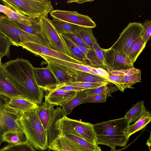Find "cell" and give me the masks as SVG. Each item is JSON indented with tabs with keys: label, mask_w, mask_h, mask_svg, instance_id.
Returning a JSON list of instances; mask_svg holds the SVG:
<instances>
[{
	"label": "cell",
	"mask_w": 151,
	"mask_h": 151,
	"mask_svg": "<svg viewBox=\"0 0 151 151\" xmlns=\"http://www.w3.org/2000/svg\"><path fill=\"white\" fill-rule=\"evenodd\" d=\"M1 68L22 98L38 105L41 104L44 91L37 85L34 67L27 59L18 58L2 63Z\"/></svg>",
	"instance_id": "1"
},
{
	"label": "cell",
	"mask_w": 151,
	"mask_h": 151,
	"mask_svg": "<svg viewBox=\"0 0 151 151\" xmlns=\"http://www.w3.org/2000/svg\"><path fill=\"white\" fill-rule=\"evenodd\" d=\"M129 125L124 117L93 124L96 144L107 146L111 150L125 146L129 139L126 129Z\"/></svg>",
	"instance_id": "2"
},
{
	"label": "cell",
	"mask_w": 151,
	"mask_h": 151,
	"mask_svg": "<svg viewBox=\"0 0 151 151\" xmlns=\"http://www.w3.org/2000/svg\"><path fill=\"white\" fill-rule=\"evenodd\" d=\"M36 109L24 114L19 119L18 122L28 142L36 149L44 151L49 147L47 134Z\"/></svg>",
	"instance_id": "3"
},
{
	"label": "cell",
	"mask_w": 151,
	"mask_h": 151,
	"mask_svg": "<svg viewBox=\"0 0 151 151\" xmlns=\"http://www.w3.org/2000/svg\"><path fill=\"white\" fill-rule=\"evenodd\" d=\"M4 5L16 13L39 20L48 17L53 11L50 1L48 0H1Z\"/></svg>",
	"instance_id": "4"
},
{
	"label": "cell",
	"mask_w": 151,
	"mask_h": 151,
	"mask_svg": "<svg viewBox=\"0 0 151 151\" xmlns=\"http://www.w3.org/2000/svg\"><path fill=\"white\" fill-rule=\"evenodd\" d=\"M0 32L14 46H21L23 44L31 42L51 48L46 39L28 33L20 28L14 20L2 14L0 15Z\"/></svg>",
	"instance_id": "5"
},
{
	"label": "cell",
	"mask_w": 151,
	"mask_h": 151,
	"mask_svg": "<svg viewBox=\"0 0 151 151\" xmlns=\"http://www.w3.org/2000/svg\"><path fill=\"white\" fill-rule=\"evenodd\" d=\"M55 129L59 137L66 134H71L97 144L93 124L90 123L71 119L65 115L56 122Z\"/></svg>",
	"instance_id": "6"
},
{
	"label": "cell",
	"mask_w": 151,
	"mask_h": 151,
	"mask_svg": "<svg viewBox=\"0 0 151 151\" xmlns=\"http://www.w3.org/2000/svg\"><path fill=\"white\" fill-rule=\"evenodd\" d=\"M55 106L45 100L36 109L39 118L47 132L49 146L59 137L55 129V123L65 115L62 108L58 107L55 109Z\"/></svg>",
	"instance_id": "7"
},
{
	"label": "cell",
	"mask_w": 151,
	"mask_h": 151,
	"mask_svg": "<svg viewBox=\"0 0 151 151\" xmlns=\"http://www.w3.org/2000/svg\"><path fill=\"white\" fill-rule=\"evenodd\" d=\"M50 150L63 149L69 151H99L97 144L91 143L81 137L71 134L60 136L49 146Z\"/></svg>",
	"instance_id": "8"
},
{
	"label": "cell",
	"mask_w": 151,
	"mask_h": 151,
	"mask_svg": "<svg viewBox=\"0 0 151 151\" xmlns=\"http://www.w3.org/2000/svg\"><path fill=\"white\" fill-rule=\"evenodd\" d=\"M143 29L142 24L133 22L129 23L123 30L115 42L110 47L127 55L133 43L141 36Z\"/></svg>",
	"instance_id": "9"
},
{
	"label": "cell",
	"mask_w": 151,
	"mask_h": 151,
	"mask_svg": "<svg viewBox=\"0 0 151 151\" xmlns=\"http://www.w3.org/2000/svg\"><path fill=\"white\" fill-rule=\"evenodd\" d=\"M39 24L51 48L68 55L63 42L52 20L48 17L44 18L40 20Z\"/></svg>",
	"instance_id": "10"
},
{
	"label": "cell",
	"mask_w": 151,
	"mask_h": 151,
	"mask_svg": "<svg viewBox=\"0 0 151 151\" xmlns=\"http://www.w3.org/2000/svg\"><path fill=\"white\" fill-rule=\"evenodd\" d=\"M54 19L71 24L80 27L93 28L96 24L87 15L78 13L77 11H71L56 9L50 13Z\"/></svg>",
	"instance_id": "11"
},
{
	"label": "cell",
	"mask_w": 151,
	"mask_h": 151,
	"mask_svg": "<svg viewBox=\"0 0 151 151\" xmlns=\"http://www.w3.org/2000/svg\"><path fill=\"white\" fill-rule=\"evenodd\" d=\"M105 64L109 71H118L133 67L127 56L111 48H102Z\"/></svg>",
	"instance_id": "12"
},
{
	"label": "cell",
	"mask_w": 151,
	"mask_h": 151,
	"mask_svg": "<svg viewBox=\"0 0 151 151\" xmlns=\"http://www.w3.org/2000/svg\"><path fill=\"white\" fill-rule=\"evenodd\" d=\"M9 99L0 95V147L3 142L2 136L6 132L11 131L23 132L18 122L19 118L4 110V105Z\"/></svg>",
	"instance_id": "13"
},
{
	"label": "cell",
	"mask_w": 151,
	"mask_h": 151,
	"mask_svg": "<svg viewBox=\"0 0 151 151\" xmlns=\"http://www.w3.org/2000/svg\"><path fill=\"white\" fill-rule=\"evenodd\" d=\"M21 46L37 56L44 55L77 64H83L67 55L40 44L27 42L23 44Z\"/></svg>",
	"instance_id": "14"
},
{
	"label": "cell",
	"mask_w": 151,
	"mask_h": 151,
	"mask_svg": "<svg viewBox=\"0 0 151 151\" xmlns=\"http://www.w3.org/2000/svg\"><path fill=\"white\" fill-rule=\"evenodd\" d=\"M34 73L37 85L43 91L50 92L59 85L55 76L47 66L45 68L34 67Z\"/></svg>",
	"instance_id": "15"
},
{
	"label": "cell",
	"mask_w": 151,
	"mask_h": 151,
	"mask_svg": "<svg viewBox=\"0 0 151 151\" xmlns=\"http://www.w3.org/2000/svg\"><path fill=\"white\" fill-rule=\"evenodd\" d=\"M38 105L22 97H17L9 99L4 105L5 111L18 118L25 113L37 108Z\"/></svg>",
	"instance_id": "16"
},
{
	"label": "cell",
	"mask_w": 151,
	"mask_h": 151,
	"mask_svg": "<svg viewBox=\"0 0 151 151\" xmlns=\"http://www.w3.org/2000/svg\"><path fill=\"white\" fill-rule=\"evenodd\" d=\"M114 72L118 76L119 80L116 86L122 92L127 88H132L134 84L140 82L141 80V71L134 67L127 69Z\"/></svg>",
	"instance_id": "17"
},
{
	"label": "cell",
	"mask_w": 151,
	"mask_h": 151,
	"mask_svg": "<svg viewBox=\"0 0 151 151\" xmlns=\"http://www.w3.org/2000/svg\"><path fill=\"white\" fill-rule=\"evenodd\" d=\"M39 56L43 58L47 63H50L70 69L86 72L99 76L100 73L99 68L93 67L87 64H79L44 55Z\"/></svg>",
	"instance_id": "18"
},
{
	"label": "cell",
	"mask_w": 151,
	"mask_h": 151,
	"mask_svg": "<svg viewBox=\"0 0 151 151\" xmlns=\"http://www.w3.org/2000/svg\"><path fill=\"white\" fill-rule=\"evenodd\" d=\"M47 63V66L56 78L59 84L58 86H63L68 83L73 82L75 78L76 74L74 70H71L50 63Z\"/></svg>",
	"instance_id": "19"
},
{
	"label": "cell",
	"mask_w": 151,
	"mask_h": 151,
	"mask_svg": "<svg viewBox=\"0 0 151 151\" xmlns=\"http://www.w3.org/2000/svg\"><path fill=\"white\" fill-rule=\"evenodd\" d=\"M77 92L60 89H55L49 92L45 95V100L50 104L60 106L74 97Z\"/></svg>",
	"instance_id": "20"
},
{
	"label": "cell",
	"mask_w": 151,
	"mask_h": 151,
	"mask_svg": "<svg viewBox=\"0 0 151 151\" xmlns=\"http://www.w3.org/2000/svg\"><path fill=\"white\" fill-rule=\"evenodd\" d=\"M64 43L68 55L85 64L88 63L87 59L78 46L66 35L59 33Z\"/></svg>",
	"instance_id": "21"
},
{
	"label": "cell",
	"mask_w": 151,
	"mask_h": 151,
	"mask_svg": "<svg viewBox=\"0 0 151 151\" xmlns=\"http://www.w3.org/2000/svg\"><path fill=\"white\" fill-rule=\"evenodd\" d=\"M0 95L4 96L9 99L14 97H22L1 66L0 68Z\"/></svg>",
	"instance_id": "22"
},
{
	"label": "cell",
	"mask_w": 151,
	"mask_h": 151,
	"mask_svg": "<svg viewBox=\"0 0 151 151\" xmlns=\"http://www.w3.org/2000/svg\"><path fill=\"white\" fill-rule=\"evenodd\" d=\"M143 101L138 102L125 114L124 117L129 124L138 120L147 111Z\"/></svg>",
	"instance_id": "23"
},
{
	"label": "cell",
	"mask_w": 151,
	"mask_h": 151,
	"mask_svg": "<svg viewBox=\"0 0 151 151\" xmlns=\"http://www.w3.org/2000/svg\"><path fill=\"white\" fill-rule=\"evenodd\" d=\"M22 30L28 33L45 38L42 32L39 23L27 20H14Z\"/></svg>",
	"instance_id": "24"
},
{
	"label": "cell",
	"mask_w": 151,
	"mask_h": 151,
	"mask_svg": "<svg viewBox=\"0 0 151 151\" xmlns=\"http://www.w3.org/2000/svg\"><path fill=\"white\" fill-rule=\"evenodd\" d=\"M76 77L73 82H84L90 83H110L106 79L93 74L79 70H75Z\"/></svg>",
	"instance_id": "25"
},
{
	"label": "cell",
	"mask_w": 151,
	"mask_h": 151,
	"mask_svg": "<svg viewBox=\"0 0 151 151\" xmlns=\"http://www.w3.org/2000/svg\"><path fill=\"white\" fill-rule=\"evenodd\" d=\"M2 142H6L9 144L18 145L28 142L22 132L11 131L5 133L2 136Z\"/></svg>",
	"instance_id": "26"
},
{
	"label": "cell",
	"mask_w": 151,
	"mask_h": 151,
	"mask_svg": "<svg viewBox=\"0 0 151 151\" xmlns=\"http://www.w3.org/2000/svg\"><path fill=\"white\" fill-rule=\"evenodd\" d=\"M151 121V114L148 111L134 123L129 125L126 129V133L128 138L136 132L144 128Z\"/></svg>",
	"instance_id": "27"
},
{
	"label": "cell",
	"mask_w": 151,
	"mask_h": 151,
	"mask_svg": "<svg viewBox=\"0 0 151 151\" xmlns=\"http://www.w3.org/2000/svg\"><path fill=\"white\" fill-rule=\"evenodd\" d=\"M86 90L77 91L74 97L60 106L65 116L69 114L76 106L79 105L81 101L87 96Z\"/></svg>",
	"instance_id": "28"
},
{
	"label": "cell",
	"mask_w": 151,
	"mask_h": 151,
	"mask_svg": "<svg viewBox=\"0 0 151 151\" xmlns=\"http://www.w3.org/2000/svg\"><path fill=\"white\" fill-rule=\"evenodd\" d=\"M146 44L141 36L132 44L129 49L127 56L132 64H134L138 56L144 49Z\"/></svg>",
	"instance_id": "29"
},
{
	"label": "cell",
	"mask_w": 151,
	"mask_h": 151,
	"mask_svg": "<svg viewBox=\"0 0 151 151\" xmlns=\"http://www.w3.org/2000/svg\"><path fill=\"white\" fill-rule=\"evenodd\" d=\"M59 33L63 35L76 34L79 26L58 19L52 20Z\"/></svg>",
	"instance_id": "30"
},
{
	"label": "cell",
	"mask_w": 151,
	"mask_h": 151,
	"mask_svg": "<svg viewBox=\"0 0 151 151\" xmlns=\"http://www.w3.org/2000/svg\"><path fill=\"white\" fill-rule=\"evenodd\" d=\"M76 45L86 56L88 62L87 64L93 67L101 68L106 70L105 67L97 58L93 49L86 48Z\"/></svg>",
	"instance_id": "31"
},
{
	"label": "cell",
	"mask_w": 151,
	"mask_h": 151,
	"mask_svg": "<svg viewBox=\"0 0 151 151\" xmlns=\"http://www.w3.org/2000/svg\"><path fill=\"white\" fill-rule=\"evenodd\" d=\"M76 34L92 48L93 43L97 42L93 34L92 28L79 27Z\"/></svg>",
	"instance_id": "32"
},
{
	"label": "cell",
	"mask_w": 151,
	"mask_h": 151,
	"mask_svg": "<svg viewBox=\"0 0 151 151\" xmlns=\"http://www.w3.org/2000/svg\"><path fill=\"white\" fill-rule=\"evenodd\" d=\"M108 84H105L97 88L88 89L86 90L87 95L93 94H101L106 95L107 97L111 96L112 93L119 90L116 86H108Z\"/></svg>",
	"instance_id": "33"
},
{
	"label": "cell",
	"mask_w": 151,
	"mask_h": 151,
	"mask_svg": "<svg viewBox=\"0 0 151 151\" xmlns=\"http://www.w3.org/2000/svg\"><path fill=\"white\" fill-rule=\"evenodd\" d=\"M0 151H36L28 142L20 145L9 144L0 149Z\"/></svg>",
	"instance_id": "34"
},
{
	"label": "cell",
	"mask_w": 151,
	"mask_h": 151,
	"mask_svg": "<svg viewBox=\"0 0 151 151\" xmlns=\"http://www.w3.org/2000/svg\"><path fill=\"white\" fill-rule=\"evenodd\" d=\"M11 45L12 43L9 39L0 32V53L9 58L10 55Z\"/></svg>",
	"instance_id": "35"
},
{
	"label": "cell",
	"mask_w": 151,
	"mask_h": 151,
	"mask_svg": "<svg viewBox=\"0 0 151 151\" xmlns=\"http://www.w3.org/2000/svg\"><path fill=\"white\" fill-rule=\"evenodd\" d=\"M8 18L11 20H27L39 23L40 20L29 17L28 16L18 14L10 8L9 10L4 14Z\"/></svg>",
	"instance_id": "36"
},
{
	"label": "cell",
	"mask_w": 151,
	"mask_h": 151,
	"mask_svg": "<svg viewBox=\"0 0 151 151\" xmlns=\"http://www.w3.org/2000/svg\"><path fill=\"white\" fill-rule=\"evenodd\" d=\"M107 97L106 95L98 94L87 95L81 101L79 105L88 103H104L106 101Z\"/></svg>",
	"instance_id": "37"
},
{
	"label": "cell",
	"mask_w": 151,
	"mask_h": 151,
	"mask_svg": "<svg viewBox=\"0 0 151 151\" xmlns=\"http://www.w3.org/2000/svg\"><path fill=\"white\" fill-rule=\"evenodd\" d=\"M107 83H90L84 82H71L63 86L70 85L82 88L86 90H87L88 89H93L99 87Z\"/></svg>",
	"instance_id": "38"
},
{
	"label": "cell",
	"mask_w": 151,
	"mask_h": 151,
	"mask_svg": "<svg viewBox=\"0 0 151 151\" xmlns=\"http://www.w3.org/2000/svg\"><path fill=\"white\" fill-rule=\"evenodd\" d=\"M142 24L143 29L141 33V37L144 42L147 43L151 38V21L149 19H147Z\"/></svg>",
	"instance_id": "39"
},
{
	"label": "cell",
	"mask_w": 151,
	"mask_h": 151,
	"mask_svg": "<svg viewBox=\"0 0 151 151\" xmlns=\"http://www.w3.org/2000/svg\"><path fill=\"white\" fill-rule=\"evenodd\" d=\"M92 47L97 58L105 67L107 71V68L105 64L102 48H101L97 42H94L93 43Z\"/></svg>",
	"instance_id": "40"
},
{
	"label": "cell",
	"mask_w": 151,
	"mask_h": 151,
	"mask_svg": "<svg viewBox=\"0 0 151 151\" xmlns=\"http://www.w3.org/2000/svg\"><path fill=\"white\" fill-rule=\"evenodd\" d=\"M73 42L76 45L86 48L93 49L87 44L83 40L76 34H67L65 35Z\"/></svg>",
	"instance_id": "41"
},
{
	"label": "cell",
	"mask_w": 151,
	"mask_h": 151,
	"mask_svg": "<svg viewBox=\"0 0 151 151\" xmlns=\"http://www.w3.org/2000/svg\"><path fill=\"white\" fill-rule=\"evenodd\" d=\"M60 89L69 91H76L86 90L82 88L70 85L58 86L56 89Z\"/></svg>",
	"instance_id": "42"
},
{
	"label": "cell",
	"mask_w": 151,
	"mask_h": 151,
	"mask_svg": "<svg viewBox=\"0 0 151 151\" xmlns=\"http://www.w3.org/2000/svg\"><path fill=\"white\" fill-rule=\"evenodd\" d=\"M10 9V8L7 6L0 4V12L4 14L6 12Z\"/></svg>",
	"instance_id": "43"
},
{
	"label": "cell",
	"mask_w": 151,
	"mask_h": 151,
	"mask_svg": "<svg viewBox=\"0 0 151 151\" xmlns=\"http://www.w3.org/2000/svg\"><path fill=\"white\" fill-rule=\"evenodd\" d=\"M93 0H71V1H67V3H71L73 2H76L79 4H82V3L87 2H92L93 1Z\"/></svg>",
	"instance_id": "44"
},
{
	"label": "cell",
	"mask_w": 151,
	"mask_h": 151,
	"mask_svg": "<svg viewBox=\"0 0 151 151\" xmlns=\"http://www.w3.org/2000/svg\"><path fill=\"white\" fill-rule=\"evenodd\" d=\"M151 134H150V137L148 138V139L147 141V142L146 143V145H147L149 148L150 151V146H151Z\"/></svg>",
	"instance_id": "45"
},
{
	"label": "cell",
	"mask_w": 151,
	"mask_h": 151,
	"mask_svg": "<svg viewBox=\"0 0 151 151\" xmlns=\"http://www.w3.org/2000/svg\"><path fill=\"white\" fill-rule=\"evenodd\" d=\"M4 56V55L3 54L0 53V68L1 66V64L2 63L1 62V58L3 57Z\"/></svg>",
	"instance_id": "46"
},
{
	"label": "cell",
	"mask_w": 151,
	"mask_h": 151,
	"mask_svg": "<svg viewBox=\"0 0 151 151\" xmlns=\"http://www.w3.org/2000/svg\"><path fill=\"white\" fill-rule=\"evenodd\" d=\"M53 151H69L66 150H63V149H58L54 150Z\"/></svg>",
	"instance_id": "47"
},
{
	"label": "cell",
	"mask_w": 151,
	"mask_h": 151,
	"mask_svg": "<svg viewBox=\"0 0 151 151\" xmlns=\"http://www.w3.org/2000/svg\"><path fill=\"white\" fill-rule=\"evenodd\" d=\"M101 151V150H100V151Z\"/></svg>",
	"instance_id": "48"
}]
</instances>
